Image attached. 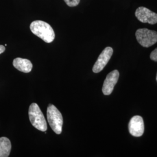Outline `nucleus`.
Instances as JSON below:
<instances>
[{
  "label": "nucleus",
  "mask_w": 157,
  "mask_h": 157,
  "mask_svg": "<svg viewBox=\"0 0 157 157\" xmlns=\"http://www.w3.org/2000/svg\"><path fill=\"white\" fill-rule=\"evenodd\" d=\"M32 32L47 43H50L55 39V33L50 25L42 21H35L30 24Z\"/></svg>",
  "instance_id": "f257e3e1"
},
{
  "label": "nucleus",
  "mask_w": 157,
  "mask_h": 157,
  "mask_svg": "<svg viewBox=\"0 0 157 157\" xmlns=\"http://www.w3.org/2000/svg\"><path fill=\"white\" fill-rule=\"evenodd\" d=\"M29 119L35 128L41 132H45L47 125L44 116L36 103H32L29 109Z\"/></svg>",
  "instance_id": "f03ea898"
},
{
  "label": "nucleus",
  "mask_w": 157,
  "mask_h": 157,
  "mask_svg": "<svg viewBox=\"0 0 157 157\" xmlns=\"http://www.w3.org/2000/svg\"><path fill=\"white\" fill-rule=\"evenodd\" d=\"M47 117L51 129L58 135L62 132L63 118L60 111L55 105L50 104L47 108Z\"/></svg>",
  "instance_id": "7ed1b4c3"
},
{
  "label": "nucleus",
  "mask_w": 157,
  "mask_h": 157,
  "mask_svg": "<svg viewBox=\"0 0 157 157\" xmlns=\"http://www.w3.org/2000/svg\"><path fill=\"white\" fill-rule=\"evenodd\" d=\"M136 39L144 47H150L157 42V32L148 29H138L136 32Z\"/></svg>",
  "instance_id": "20e7f679"
},
{
  "label": "nucleus",
  "mask_w": 157,
  "mask_h": 157,
  "mask_svg": "<svg viewBox=\"0 0 157 157\" xmlns=\"http://www.w3.org/2000/svg\"><path fill=\"white\" fill-rule=\"evenodd\" d=\"M135 15L141 22L147 23L151 25L157 23V13L145 7L138 8L136 11Z\"/></svg>",
  "instance_id": "39448f33"
},
{
  "label": "nucleus",
  "mask_w": 157,
  "mask_h": 157,
  "mask_svg": "<svg viewBox=\"0 0 157 157\" xmlns=\"http://www.w3.org/2000/svg\"><path fill=\"white\" fill-rule=\"evenodd\" d=\"M112 54L113 49L110 47H107L102 51L93 67V72L98 73L102 71L110 60Z\"/></svg>",
  "instance_id": "423d86ee"
},
{
  "label": "nucleus",
  "mask_w": 157,
  "mask_h": 157,
  "mask_svg": "<svg viewBox=\"0 0 157 157\" xmlns=\"http://www.w3.org/2000/svg\"><path fill=\"white\" fill-rule=\"evenodd\" d=\"M130 133L135 137H140L144 132V124L143 118L136 115L131 118L129 123Z\"/></svg>",
  "instance_id": "0eeeda50"
},
{
  "label": "nucleus",
  "mask_w": 157,
  "mask_h": 157,
  "mask_svg": "<svg viewBox=\"0 0 157 157\" xmlns=\"http://www.w3.org/2000/svg\"><path fill=\"white\" fill-rule=\"evenodd\" d=\"M119 73L117 70H114L109 73L104 80L102 91L104 95H110L112 93L115 84L118 82Z\"/></svg>",
  "instance_id": "6e6552de"
},
{
  "label": "nucleus",
  "mask_w": 157,
  "mask_h": 157,
  "mask_svg": "<svg viewBox=\"0 0 157 157\" xmlns=\"http://www.w3.org/2000/svg\"><path fill=\"white\" fill-rule=\"evenodd\" d=\"M13 65L17 70L24 73L30 72L33 67V65L30 61L21 58H15L13 61Z\"/></svg>",
  "instance_id": "1a4fd4ad"
},
{
  "label": "nucleus",
  "mask_w": 157,
  "mask_h": 157,
  "mask_svg": "<svg viewBox=\"0 0 157 157\" xmlns=\"http://www.w3.org/2000/svg\"><path fill=\"white\" fill-rule=\"evenodd\" d=\"M11 150V143L6 137L0 138V157H8Z\"/></svg>",
  "instance_id": "9d476101"
},
{
  "label": "nucleus",
  "mask_w": 157,
  "mask_h": 157,
  "mask_svg": "<svg viewBox=\"0 0 157 157\" xmlns=\"http://www.w3.org/2000/svg\"><path fill=\"white\" fill-rule=\"evenodd\" d=\"M64 1L67 6L72 7L78 6L80 2V0H64Z\"/></svg>",
  "instance_id": "9b49d317"
},
{
  "label": "nucleus",
  "mask_w": 157,
  "mask_h": 157,
  "mask_svg": "<svg viewBox=\"0 0 157 157\" xmlns=\"http://www.w3.org/2000/svg\"><path fill=\"white\" fill-rule=\"evenodd\" d=\"M150 58L152 61L157 62V48L153 51L150 54Z\"/></svg>",
  "instance_id": "f8f14e48"
},
{
  "label": "nucleus",
  "mask_w": 157,
  "mask_h": 157,
  "mask_svg": "<svg viewBox=\"0 0 157 157\" xmlns=\"http://www.w3.org/2000/svg\"><path fill=\"white\" fill-rule=\"evenodd\" d=\"M5 50H6L5 47L3 45H0V54H2V52H4Z\"/></svg>",
  "instance_id": "ddd939ff"
},
{
  "label": "nucleus",
  "mask_w": 157,
  "mask_h": 157,
  "mask_svg": "<svg viewBox=\"0 0 157 157\" xmlns=\"http://www.w3.org/2000/svg\"><path fill=\"white\" fill-rule=\"evenodd\" d=\"M156 80H157V77H156Z\"/></svg>",
  "instance_id": "4468645a"
}]
</instances>
